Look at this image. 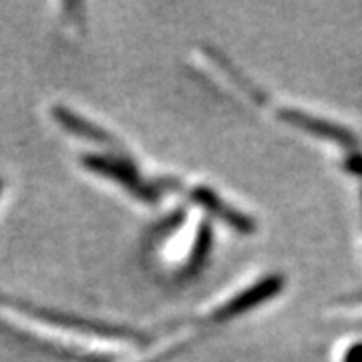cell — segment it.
<instances>
[{
    "label": "cell",
    "instance_id": "obj_1",
    "mask_svg": "<svg viewBox=\"0 0 362 362\" xmlns=\"http://www.w3.org/2000/svg\"><path fill=\"white\" fill-rule=\"evenodd\" d=\"M0 326L11 332H18L28 340H37L40 344L71 352H89V356H95V352L101 350L109 352L115 346L127 344L125 338L117 337L111 330L75 324L63 316L35 310L6 298H0Z\"/></svg>",
    "mask_w": 362,
    "mask_h": 362
},
{
    "label": "cell",
    "instance_id": "obj_2",
    "mask_svg": "<svg viewBox=\"0 0 362 362\" xmlns=\"http://www.w3.org/2000/svg\"><path fill=\"white\" fill-rule=\"evenodd\" d=\"M0 192H2V181H0Z\"/></svg>",
    "mask_w": 362,
    "mask_h": 362
}]
</instances>
